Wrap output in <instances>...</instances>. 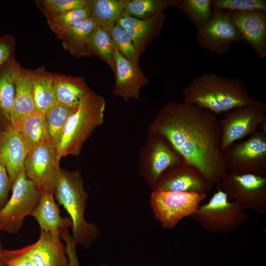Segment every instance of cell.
Here are the masks:
<instances>
[{"label":"cell","instance_id":"1","mask_svg":"<svg viewBox=\"0 0 266 266\" xmlns=\"http://www.w3.org/2000/svg\"><path fill=\"white\" fill-rule=\"evenodd\" d=\"M151 129L166 138L213 185L227 172L219 120L213 113L183 101L170 102L160 111Z\"/></svg>","mask_w":266,"mask_h":266},{"label":"cell","instance_id":"2","mask_svg":"<svg viewBox=\"0 0 266 266\" xmlns=\"http://www.w3.org/2000/svg\"><path fill=\"white\" fill-rule=\"evenodd\" d=\"M183 102L195 105L214 114L224 113L252 102L255 99L237 78L204 73L182 90Z\"/></svg>","mask_w":266,"mask_h":266},{"label":"cell","instance_id":"3","mask_svg":"<svg viewBox=\"0 0 266 266\" xmlns=\"http://www.w3.org/2000/svg\"><path fill=\"white\" fill-rule=\"evenodd\" d=\"M54 196L63 206L72 222L71 235L77 244L88 248L98 238L97 226L87 222L84 216L89 196L85 192L81 173L61 169L55 183Z\"/></svg>","mask_w":266,"mask_h":266},{"label":"cell","instance_id":"4","mask_svg":"<svg viewBox=\"0 0 266 266\" xmlns=\"http://www.w3.org/2000/svg\"><path fill=\"white\" fill-rule=\"evenodd\" d=\"M105 101L89 89L69 117L56 148L59 157L77 156L94 130L103 121Z\"/></svg>","mask_w":266,"mask_h":266},{"label":"cell","instance_id":"5","mask_svg":"<svg viewBox=\"0 0 266 266\" xmlns=\"http://www.w3.org/2000/svg\"><path fill=\"white\" fill-rule=\"evenodd\" d=\"M191 217L209 233H226L243 224L248 215L238 203L229 200L219 188Z\"/></svg>","mask_w":266,"mask_h":266},{"label":"cell","instance_id":"6","mask_svg":"<svg viewBox=\"0 0 266 266\" xmlns=\"http://www.w3.org/2000/svg\"><path fill=\"white\" fill-rule=\"evenodd\" d=\"M10 198L0 209V231L16 233L37 206L40 191L23 171L14 182Z\"/></svg>","mask_w":266,"mask_h":266},{"label":"cell","instance_id":"7","mask_svg":"<svg viewBox=\"0 0 266 266\" xmlns=\"http://www.w3.org/2000/svg\"><path fill=\"white\" fill-rule=\"evenodd\" d=\"M220 189L231 201L259 215L266 211L265 175L227 172L221 180Z\"/></svg>","mask_w":266,"mask_h":266},{"label":"cell","instance_id":"8","mask_svg":"<svg viewBox=\"0 0 266 266\" xmlns=\"http://www.w3.org/2000/svg\"><path fill=\"white\" fill-rule=\"evenodd\" d=\"M223 153L230 171L265 175L266 131H256L247 139L232 144Z\"/></svg>","mask_w":266,"mask_h":266},{"label":"cell","instance_id":"9","mask_svg":"<svg viewBox=\"0 0 266 266\" xmlns=\"http://www.w3.org/2000/svg\"><path fill=\"white\" fill-rule=\"evenodd\" d=\"M207 196L206 193L154 190L150 204L162 226L171 229L184 218L194 214Z\"/></svg>","mask_w":266,"mask_h":266},{"label":"cell","instance_id":"10","mask_svg":"<svg viewBox=\"0 0 266 266\" xmlns=\"http://www.w3.org/2000/svg\"><path fill=\"white\" fill-rule=\"evenodd\" d=\"M266 102L255 99L249 104L224 112L219 120L222 151L256 131L266 121Z\"/></svg>","mask_w":266,"mask_h":266},{"label":"cell","instance_id":"11","mask_svg":"<svg viewBox=\"0 0 266 266\" xmlns=\"http://www.w3.org/2000/svg\"><path fill=\"white\" fill-rule=\"evenodd\" d=\"M213 11L211 19L197 30V41L204 50L222 54L228 52L233 43L243 41V39L232 19L231 12Z\"/></svg>","mask_w":266,"mask_h":266},{"label":"cell","instance_id":"12","mask_svg":"<svg viewBox=\"0 0 266 266\" xmlns=\"http://www.w3.org/2000/svg\"><path fill=\"white\" fill-rule=\"evenodd\" d=\"M60 160L56 147L50 142L41 143L28 153L24 164L25 172L41 192L54 194L61 169Z\"/></svg>","mask_w":266,"mask_h":266},{"label":"cell","instance_id":"13","mask_svg":"<svg viewBox=\"0 0 266 266\" xmlns=\"http://www.w3.org/2000/svg\"><path fill=\"white\" fill-rule=\"evenodd\" d=\"M213 186L198 168L183 160L164 172L153 191L207 194Z\"/></svg>","mask_w":266,"mask_h":266},{"label":"cell","instance_id":"14","mask_svg":"<svg viewBox=\"0 0 266 266\" xmlns=\"http://www.w3.org/2000/svg\"><path fill=\"white\" fill-rule=\"evenodd\" d=\"M232 19L243 40L261 58L266 57V12H231Z\"/></svg>","mask_w":266,"mask_h":266},{"label":"cell","instance_id":"15","mask_svg":"<svg viewBox=\"0 0 266 266\" xmlns=\"http://www.w3.org/2000/svg\"><path fill=\"white\" fill-rule=\"evenodd\" d=\"M114 60L116 82L113 94L125 101L132 98L138 99L141 89L148 83L147 77L139 65L125 58L115 45Z\"/></svg>","mask_w":266,"mask_h":266},{"label":"cell","instance_id":"16","mask_svg":"<svg viewBox=\"0 0 266 266\" xmlns=\"http://www.w3.org/2000/svg\"><path fill=\"white\" fill-rule=\"evenodd\" d=\"M29 150L19 130L11 126L0 131V159L3 162L13 183L25 170L24 164Z\"/></svg>","mask_w":266,"mask_h":266},{"label":"cell","instance_id":"17","mask_svg":"<svg viewBox=\"0 0 266 266\" xmlns=\"http://www.w3.org/2000/svg\"><path fill=\"white\" fill-rule=\"evenodd\" d=\"M166 19L164 12L141 20L131 17L123 11L116 24L130 36L139 58L148 44L160 34Z\"/></svg>","mask_w":266,"mask_h":266},{"label":"cell","instance_id":"18","mask_svg":"<svg viewBox=\"0 0 266 266\" xmlns=\"http://www.w3.org/2000/svg\"><path fill=\"white\" fill-rule=\"evenodd\" d=\"M23 250L35 266H68L65 245L60 236L40 232L37 241Z\"/></svg>","mask_w":266,"mask_h":266},{"label":"cell","instance_id":"19","mask_svg":"<svg viewBox=\"0 0 266 266\" xmlns=\"http://www.w3.org/2000/svg\"><path fill=\"white\" fill-rule=\"evenodd\" d=\"M15 92L10 113L11 126L18 128L27 117L37 112L35 106L32 81L28 69L18 66L15 80Z\"/></svg>","mask_w":266,"mask_h":266},{"label":"cell","instance_id":"20","mask_svg":"<svg viewBox=\"0 0 266 266\" xmlns=\"http://www.w3.org/2000/svg\"><path fill=\"white\" fill-rule=\"evenodd\" d=\"M31 216L38 224L40 232L60 236L63 230L72 228L70 218L61 217L54 194L51 192L41 193L38 203Z\"/></svg>","mask_w":266,"mask_h":266},{"label":"cell","instance_id":"21","mask_svg":"<svg viewBox=\"0 0 266 266\" xmlns=\"http://www.w3.org/2000/svg\"><path fill=\"white\" fill-rule=\"evenodd\" d=\"M156 134L157 138L152 146L149 166V177L154 186L165 171L184 160L166 138Z\"/></svg>","mask_w":266,"mask_h":266},{"label":"cell","instance_id":"22","mask_svg":"<svg viewBox=\"0 0 266 266\" xmlns=\"http://www.w3.org/2000/svg\"><path fill=\"white\" fill-rule=\"evenodd\" d=\"M19 63L14 57L0 66V131L11 126L10 113L15 92V80Z\"/></svg>","mask_w":266,"mask_h":266},{"label":"cell","instance_id":"23","mask_svg":"<svg viewBox=\"0 0 266 266\" xmlns=\"http://www.w3.org/2000/svg\"><path fill=\"white\" fill-rule=\"evenodd\" d=\"M56 103L77 107L84 94L90 89L82 77L51 73Z\"/></svg>","mask_w":266,"mask_h":266},{"label":"cell","instance_id":"24","mask_svg":"<svg viewBox=\"0 0 266 266\" xmlns=\"http://www.w3.org/2000/svg\"><path fill=\"white\" fill-rule=\"evenodd\" d=\"M97 24L90 17L67 30L59 38L65 50L77 58L91 56L89 43Z\"/></svg>","mask_w":266,"mask_h":266},{"label":"cell","instance_id":"25","mask_svg":"<svg viewBox=\"0 0 266 266\" xmlns=\"http://www.w3.org/2000/svg\"><path fill=\"white\" fill-rule=\"evenodd\" d=\"M28 70L36 110L45 115L56 103L51 73L43 66Z\"/></svg>","mask_w":266,"mask_h":266},{"label":"cell","instance_id":"26","mask_svg":"<svg viewBox=\"0 0 266 266\" xmlns=\"http://www.w3.org/2000/svg\"><path fill=\"white\" fill-rule=\"evenodd\" d=\"M129 0H87L90 17L97 26L110 32L116 24Z\"/></svg>","mask_w":266,"mask_h":266},{"label":"cell","instance_id":"27","mask_svg":"<svg viewBox=\"0 0 266 266\" xmlns=\"http://www.w3.org/2000/svg\"><path fill=\"white\" fill-rule=\"evenodd\" d=\"M17 128L25 142L29 152L35 147L50 142L45 115L36 112L25 118Z\"/></svg>","mask_w":266,"mask_h":266},{"label":"cell","instance_id":"28","mask_svg":"<svg viewBox=\"0 0 266 266\" xmlns=\"http://www.w3.org/2000/svg\"><path fill=\"white\" fill-rule=\"evenodd\" d=\"M77 107L56 103L45 114L50 142L54 146L58 144L68 118Z\"/></svg>","mask_w":266,"mask_h":266},{"label":"cell","instance_id":"29","mask_svg":"<svg viewBox=\"0 0 266 266\" xmlns=\"http://www.w3.org/2000/svg\"><path fill=\"white\" fill-rule=\"evenodd\" d=\"M211 2L212 0H175L174 7L181 10L198 30L212 18Z\"/></svg>","mask_w":266,"mask_h":266},{"label":"cell","instance_id":"30","mask_svg":"<svg viewBox=\"0 0 266 266\" xmlns=\"http://www.w3.org/2000/svg\"><path fill=\"white\" fill-rule=\"evenodd\" d=\"M175 3V0H129L124 11L133 18L146 20L174 6Z\"/></svg>","mask_w":266,"mask_h":266},{"label":"cell","instance_id":"31","mask_svg":"<svg viewBox=\"0 0 266 266\" xmlns=\"http://www.w3.org/2000/svg\"><path fill=\"white\" fill-rule=\"evenodd\" d=\"M89 49L91 56L102 59L114 73V45L109 32L97 25L90 37Z\"/></svg>","mask_w":266,"mask_h":266},{"label":"cell","instance_id":"32","mask_svg":"<svg viewBox=\"0 0 266 266\" xmlns=\"http://www.w3.org/2000/svg\"><path fill=\"white\" fill-rule=\"evenodd\" d=\"M89 17L90 12L86 6L68 11L47 21L51 30L59 38L69 29Z\"/></svg>","mask_w":266,"mask_h":266},{"label":"cell","instance_id":"33","mask_svg":"<svg viewBox=\"0 0 266 266\" xmlns=\"http://www.w3.org/2000/svg\"><path fill=\"white\" fill-rule=\"evenodd\" d=\"M34 2L47 20H49L68 11L85 7L87 0H38Z\"/></svg>","mask_w":266,"mask_h":266},{"label":"cell","instance_id":"34","mask_svg":"<svg viewBox=\"0 0 266 266\" xmlns=\"http://www.w3.org/2000/svg\"><path fill=\"white\" fill-rule=\"evenodd\" d=\"M213 10L230 12L261 10L266 12V0H212Z\"/></svg>","mask_w":266,"mask_h":266},{"label":"cell","instance_id":"35","mask_svg":"<svg viewBox=\"0 0 266 266\" xmlns=\"http://www.w3.org/2000/svg\"><path fill=\"white\" fill-rule=\"evenodd\" d=\"M112 41L119 52L132 63L139 65L133 42L129 34L117 24L109 32Z\"/></svg>","mask_w":266,"mask_h":266},{"label":"cell","instance_id":"36","mask_svg":"<svg viewBox=\"0 0 266 266\" xmlns=\"http://www.w3.org/2000/svg\"><path fill=\"white\" fill-rule=\"evenodd\" d=\"M4 264L6 266H35L22 249L5 250Z\"/></svg>","mask_w":266,"mask_h":266},{"label":"cell","instance_id":"37","mask_svg":"<svg viewBox=\"0 0 266 266\" xmlns=\"http://www.w3.org/2000/svg\"><path fill=\"white\" fill-rule=\"evenodd\" d=\"M16 49L14 38L10 34L0 36V66L14 57Z\"/></svg>","mask_w":266,"mask_h":266},{"label":"cell","instance_id":"38","mask_svg":"<svg viewBox=\"0 0 266 266\" xmlns=\"http://www.w3.org/2000/svg\"><path fill=\"white\" fill-rule=\"evenodd\" d=\"M60 237L65 242V248L68 259V266H80L77 256V243L68 232L65 229L61 233Z\"/></svg>","mask_w":266,"mask_h":266},{"label":"cell","instance_id":"39","mask_svg":"<svg viewBox=\"0 0 266 266\" xmlns=\"http://www.w3.org/2000/svg\"><path fill=\"white\" fill-rule=\"evenodd\" d=\"M12 184L3 162L0 159V209L8 199L9 192Z\"/></svg>","mask_w":266,"mask_h":266},{"label":"cell","instance_id":"40","mask_svg":"<svg viewBox=\"0 0 266 266\" xmlns=\"http://www.w3.org/2000/svg\"><path fill=\"white\" fill-rule=\"evenodd\" d=\"M4 251L5 250L2 248L0 242V266H3L5 264L4 260Z\"/></svg>","mask_w":266,"mask_h":266},{"label":"cell","instance_id":"41","mask_svg":"<svg viewBox=\"0 0 266 266\" xmlns=\"http://www.w3.org/2000/svg\"><path fill=\"white\" fill-rule=\"evenodd\" d=\"M3 266H6L5 264Z\"/></svg>","mask_w":266,"mask_h":266}]
</instances>
